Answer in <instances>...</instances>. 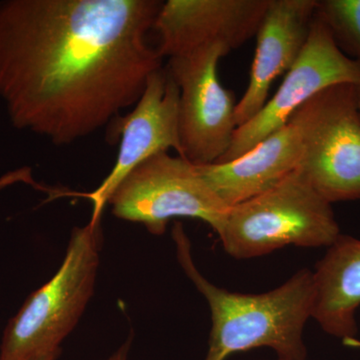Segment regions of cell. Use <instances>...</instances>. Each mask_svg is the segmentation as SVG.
Returning <instances> with one entry per match:
<instances>
[{
  "label": "cell",
  "instance_id": "1",
  "mask_svg": "<svg viewBox=\"0 0 360 360\" xmlns=\"http://www.w3.org/2000/svg\"><path fill=\"white\" fill-rule=\"evenodd\" d=\"M158 0H1L0 99L13 127L70 146L139 101L162 68Z\"/></svg>",
  "mask_w": 360,
  "mask_h": 360
},
{
  "label": "cell",
  "instance_id": "2",
  "mask_svg": "<svg viewBox=\"0 0 360 360\" xmlns=\"http://www.w3.org/2000/svg\"><path fill=\"white\" fill-rule=\"evenodd\" d=\"M179 264L212 311V328L205 360H226L236 352L266 347L281 360H305V323L312 314L314 274L300 269L276 290L259 295L231 292L198 271L181 224L172 229Z\"/></svg>",
  "mask_w": 360,
  "mask_h": 360
},
{
  "label": "cell",
  "instance_id": "3",
  "mask_svg": "<svg viewBox=\"0 0 360 360\" xmlns=\"http://www.w3.org/2000/svg\"><path fill=\"white\" fill-rule=\"evenodd\" d=\"M101 220L71 232L63 264L49 283L28 296L9 321L0 360H40L61 352L60 345L77 326L94 295Z\"/></svg>",
  "mask_w": 360,
  "mask_h": 360
},
{
  "label": "cell",
  "instance_id": "4",
  "mask_svg": "<svg viewBox=\"0 0 360 360\" xmlns=\"http://www.w3.org/2000/svg\"><path fill=\"white\" fill-rule=\"evenodd\" d=\"M217 236L229 255L248 259L288 245L329 248L340 231L333 205L296 169L265 193L229 207Z\"/></svg>",
  "mask_w": 360,
  "mask_h": 360
},
{
  "label": "cell",
  "instance_id": "5",
  "mask_svg": "<svg viewBox=\"0 0 360 360\" xmlns=\"http://www.w3.org/2000/svg\"><path fill=\"white\" fill-rule=\"evenodd\" d=\"M108 205L117 219L165 233L175 217L200 219L219 233L229 208L201 176L198 165L161 153L134 168L116 187Z\"/></svg>",
  "mask_w": 360,
  "mask_h": 360
},
{
  "label": "cell",
  "instance_id": "6",
  "mask_svg": "<svg viewBox=\"0 0 360 360\" xmlns=\"http://www.w3.org/2000/svg\"><path fill=\"white\" fill-rule=\"evenodd\" d=\"M297 113L302 131L297 169L331 205L360 200V112L355 85L322 90Z\"/></svg>",
  "mask_w": 360,
  "mask_h": 360
},
{
  "label": "cell",
  "instance_id": "7",
  "mask_svg": "<svg viewBox=\"0 0 360 360\" xmlns=\"http://www.w3.org/2000/svg\"><path fill=\"white\" fill-rule=\"evenodd\" d=\"M229 53L212 45L168 59L167 70L179 89L182 156L196 165L217 162L231 148L236 129L233 92L222 86L219 59Z\"/></svg>",
  "mask_w": 360,
  "mask_h": 360
},
{
  "label": "cell",
  "instance_id": "8",
  "mask_svg": "<svg viewBox=\"0 0 360 360\" xmlns=\"http://www.w3.org/2000/svg\"><path fill=\"white\" fill-rule=\"evenodd\" d=\"M359 82L360 63L340 51L328 26L315 13L307 44L283 84L259 112L236 129L231 148L215 163L229 162L245 155L322 90Z\"/></svg>",
  "mask_w": 360,
  "mask_h": 360
},
{
  "label": "cell",
  "instance_id": "9",
  "mask_svg": "<svg viewBox=\"0 0 360 360\" xmlns=\"http://www.w3.org/2000/svg\"><path fill=\"white\" fill-rule=\"evenodd\" d=\"M120 136L115 167L91 193L84 194L92 202L91 219L101 215L111 194L123 179L151 156L174 149L182 156L179 136V89L167 68H160L149 75L139 101L127 115L118 116L111 123Z\"/></svg>",
  "mask_w": 360,
  "mask_h": 360
},
{
  "label": "cell",
  "instance_id": "10",
  "mask_svg": "<svg viewBox=\"0 0 360 360\" xmlns=\"http://www.w3.org/2000/svg\"><path fill=\"white\" fill-rule=\"evenodd\" d=\"M269 0H168L155 30L161 58H174L212 45L229 52L257 35Z\"/></svg>",
  "mask_w": 360,
  "mask_h": 360
},
{
  "label": "cell",
  "instance_id": "11",
  "mask_svg": "<svg viewBox=\"0 0 360 360\" xmlns=\"http://www.w3.org/2000/svg\"><path fill=\"white\" fill-rule=\"evenodd\" d=\"M316 7L317 0H269L255 35L248 89L236 104L238 127L259 112L274 80L295 65L309 39Z\"/></svg>",
  "mask_w": 360,
  "mask_h": 360
},
{
  "label": "cell",
  "instance_id": "12",
  "mask_svg": "<svg viewBox=\"0 0 360 360\" xmlns=\"http://www.w3.org/2000/svg\"><path fill=\"white\" fill-rule=\"evenodd\" d=\"M302 153V123L296 111L238 160L198 165V169L219 200L231 207L265 193L295 172Z\"/></svg>",
  "mask_w": 360,
  "mask_h": 360
},
{
  "label": "cell",
  "instance_id": "13",
  "mask_svg": "<svg viewBox=\"0 0 360 360\" xmlns=\"http://www.w3.org/2000/svg\"><path fill=\"white\" fill-rule=\"evenodd\" d=\"M312 274V319L328 335L354 341L360 307L359 239L340 234Z\"/></svg>",
  "mask_w": 360,
  "mask_h": 360
},
{
  "label": "cell",
  "instance_id": "14",
  "mask_svg": "<svg viewBox=\"0 0 360 360\" xmlns=\"http://www.w3.org/2000/svg\"><path fill=\"white\" fill-rule=\"evenodd\" d=\"M316 15L340 51L360 63V0H317Z\"/></svg>",
  "mask_w": 360,
  "mask_h": 360
},
{
  "label": "cell",
  "instance_id": "15",
  "mask_svg": "<svg viewBox=\"0 0 360 360\" xmlns=\"http://www.w3.org/2000/svg\"><path fill=\"white\" fill-rule=\"evenodd\" d=\"M16 184H28L42 191V187L33 179L32 168L28 167L18 168L0 176V191Z\"/></svg>",
  "mask_w": 360,
  "mask_h": 360
},
{
  "label": "cell",
  "instance_id": "16",
  "mask_svg": "<svg viewBox=\"0 0 360 360\" xmlns=\"http://www.w3.org/2000/svg\"><path fill=\"white\" fill-rule=\"evenodd\" d=\"M130 343H131V338H129L124 345H122L117 352H115L110 359L108 360H127V354H129Z\"/></svg>",
  "mask_w": 360,
  "mask_h": 360
},
{
  "label": "cell",
  "instance_id": "17",
  "mask_svg": "<svg viewBox=\"0 0 360 360\" xmlns=\"http://www.w3.org/2000/svg\"><path fill=\"white\" fill-rule=\"evenodd\" d=\"M59 355H60V352H56V354L47 355V356L44 357L40 360H56L58 359Z\"/></svg>",
  "mask_w": 360,
  "mask_h": 360
},
{
  "label": "cell",
  "instance_id": "18",
  "mask_svg": "<svg viewBox=\"0 0 360 360\" xmlns=\"http://www.w3.org/2000/svg\"><path fill=\"white\" fill-rule=\"evenodd\" d=\"M355 90H356L357 104H359V110L360 112V82L359 84L355 85Z\"/></svg>",
  "mask_w": 360,
  "mask_h": 360
},
{
  "label": "cell",
  "instance_id": "19",
  "mask_svg": "<svg viewBox=\"0 0 360 360\" xmlns=\"http://www.w3.org/2000/svg\"><path fill=\"white\" fill-rule=\"evenodd\" d=\"M276 360H281V359H277Z\"/></svg>",
  "mask_w": 360,
  "mask_h": 360
}]
</instances>
